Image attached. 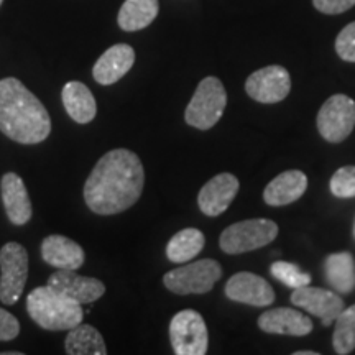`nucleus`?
I'll list each match as a JSON object with an SVG mask.
<instances>
[{"instance_id":"obj_20","label":"nucleus","mask_w":355,"mask_h":355,"mask_svg":"<svg viewBox=\"0 0 355 355\" xmlns=\"http://www.w3.org/2000/svg\"><path fill=\"white\" fill-rule=\"evenodd\" d=\"M61 97H63L66 112H68L74 122L84 125V123L94 121L97 114V104L94 96L89 91L86 84L79 81H69L68 84H64Z\"/></svg>"},{"instance_id":"obj_18","label":"nucleus","mask_w":355,"mask_h":355,"mask_svg":"<svg viewBox=\"0 0 355 355\" xmlns=\"http://www.w3.org/2000/svg\"><path fill=\"white\" fill-rule=\"evenodd\" d=\"M42 257L58 270H78L84 263L83 247L64 235H50L42 242Z\"/></svg>"},{"instance_id":"obj_29","label":"nucleus","mask_w":355,"mask_h":355,"mask_svg":"<svg viewBox=\"0 0 355 355\" xmlns=\"http://www.w3.org/2000/svg\"><path fill=\"white\" fill-rule=\"evenodd\" d=\"M20 334V322L12 313L0 308V340H13Z\"/></svg>"},{"instance_id":"obj_27","label":"nucleus","mask_w":355,"mask_h":355,"mask_svg":"<svg viewBox=\"0 0 355 355\" xmlns=\"http://www.w3.org/2000/svg\"><path fill=\"white\" fill-rule=\"evenodd\" d=\"M331 191L337 198H355V166H344L331 178Z\"/></svg>"},{"instance_id":"obj_32","label":"nucleus","mask_w":355,"mask_h":355,"mask_svg":"<svg viewBox=\"0 0 355 355\" xmlns=\"http://www.w3.org/2000/svg\"><path fill=\"white\" fill-rule=\"evenodd\" d=\"M354 237H355V224H354Z\"/></svg>"},{"instance_id":"obj_2","label":"nucleus","mask_w":355,"mask_h":355,"mask_svg":"<svg viewBox=\"0 0 355 355\" xmlns=\"http://www.w3.org/2000/svg\"><path fill=\"white\" fill-rule=\"evenodd\" d=\"M0 132L24 145L42 144L51 132L48 110L17 78L0 81Z\"/></svg>"},{"instance_id":"obj_30","label":"nucleus","mask_w":355,"mask_h":355,"mask_svg":"<svg viewBox=\"0 0 355 355\" xmlns=\"http://www.w3.org/2000/svg\"><path fill=\"white\" fill-rule=\"evenodd\" d=\"M314 7L319 12L327 15H337V13L347 12L355 6V0H313Z\"/></svg>"},{"instance_id":"obj_26","label":"nucleus","mask_w":355,"mask_h":355,"mask_svg":"<svg viewBox=\"0 0 355 355\" xmlns=\"http://www.w3.org/2000/svg\"><path fill=\"white\" fill-rule=\"evenodd\" d=\"M270 272H272V275L278 282L293 288V290L306 286L311 283V275L304 273L298 265L290 263V261H275Z\"/></svg>"},{"instance_id":"obj_31","label":"nucleus","mask_w":355,"mask_h":355,"mask_svg":"<svg viewBox=\"0 0 355 355\" xmlns=\"http://www.w3.org/2000/svg\"><path fill=\"white\" fill-rule=\"evenodd\" d=\"M295 355H318L314 350H301V352H295Z\"/></svg>"},{"instance_id":"obj_9","label":"nucleus","mask_w":355,"mask_h":355,"mask_svg":"<svg viewBox=\"0 0 355 355\" xmlns=\"http://www.w3.org/2000/svg\"><path fill=\"white\" fill-rule=\"evenodd\" d=\"M355 127V101L336 94L322 104L318 114V130L324 140L339 144L347 139Z\"/></svg>"},{"instance_id":"obj_7","label":"nucleus","mask_w":355,"mask_h":355,"mask_svg":"<svg viewBox=\"0 0 355 355\" xmlns=\"http://www.w3.org/2000/svg\"><path fill=\"white\" fill-rule=\"evenodd\" d=\"M0 301L12 306L20 300L28 278V254L25 247L8 242L0 250Z\"/></svg>"},{"instance_id":"obj_24","label":"nucleus","mask_w":355,"mask_h":355,"mask_svg":"<svg viewBox=\"0 0 355 355\" xmlns=\"http://www.w3.org/2000/svg\"><path fill=\"white\" fill-rule=\"evenodd\" d=\"M206 237L198 229H183L173 235L166 245V257L173 263H188L201 254Z\"/></svg>"},{"instance_id":"obj_16","label":"nucleus","mask_w":355,"mask_h":355,"mask_svg":"<svg viewBox=\"0 0 355 355\" xmlns=\"http://www.w3.org/2000/svg\"><path fill=\"white\" fill-rule=\"evenodd\" d=\"M259 327L266 334L301 337L313 331V322L300 311L278 308L265 311L259 318Z\"/></svg>"},{"instance_id":"obj_17","label":"nucleus","mask_w":355,"mask_h":355,"mask_svg":"<svg viewBox=\"0 0 355 355\" xmlns=\"http://www.w3.org/2000/svg\"><path fill=\"white\" fill-rule=\"evenodd\" d=\"M2 199L8 220L13 225H25L32 219L33 207L24 180L17 173H6L2 178Z\"/></svg>"},{"instance_id":"obj_28","label":"nucleus","mask_w":355,"mask_h":355,"mask_svg":"<svg viewBox=\"0 0 355 355\" xmlns=\"http://www.w3.org/2000/svg\"><path fill=\"white\" fill-rule=\"evenodd\" d=\"M336 51L344 61L355 63V21L349 24L343 32L337 35Z\"/></svg>"},{"instance_id":"obj_4","label":"nucleus","mask_w":355,"mask_h":355,"mask_svg":"<svg viewBox=\"0 0 355 355\" xmlns=\"http://www.w3.org/2000/svg\"><path fill=\"white\" fill-rule=\"evenodd\" d=\"M227 105V92L220 79L204 78L188 104L184 119L188 125L199 130H209L220 121Z\"/></svg>"},{"instance_id":"obj_10","label":"nucleus","mask_w":355,"mask_h":355,"mask_svg":"<svg viewBox=\"0 0 355 355\" xmlns=\"http://www.w3.org/2000/svg\"><path fill=\"white\" fill-rule=\"evenodd\" d=\"M247 94L257 102L277 104L291 91L290 73L283 66H266L250 74L245 83Z\"/></svg>"},{"instance_id":"obj_23","label":"nucleus","mask_w":355,"mask_h":355,"mask_svg":"<svg viewBox=\"0 0 355 355\" xmlns=\"http://www.w3.org/2000/svg\"><path fill=\"white\" fill-rule=\"evenodd\" d=\"M64 350L69 355H105L104 337L96 327L89 324H78L76 327L69 329L66 336Z\"/></svg>"},{"instance_id":"obj_14","label":"nucleus","mask_w":355,"mask_h":355,"mask_svg":"<svg viewBox=\"0 0 355 355\" xmlns=\"http://www.w3.org/2000/svg\"><path fill=\"white\" fill-rule=\"evenodd\" d=\"M225 296L237 303L265 308L273 304L275 291L272 285L259 275L241 272L234 275L225 285Z\"/></svg>"},{"instance_id":"obj_12","label":"nucleus","mask_w":355,"mask_h":355,"mask_svg":"<svg viewBox=\"0 0 355 355\" xmlns=\"http://www.w3.org/2000/svg\"><path fill=\"white\" fill-rule=\"evenodd\" d=\"M48 286L71 300L78 301L79 304L94 303L105 293V286L101 279L83 277L74 270H58L48 278Z\"/></svg>"},{"instance_id":"obj_13","label":"nucleus","mask_w":355,"mask_h":355,"mask_svg":"<svg viewBox=\"0 0 355 355\" xmlns=\"http://www.w3.org/2000/svg\"><path fill=\"white\" fill-rule=\"evenodd\" d=\"M239 188H241L239 180L230 173H220V175L211 178L199 191V209L202 211V214L209 217L224 214L237 196Z\"/></svg>"},{"instance_id":"obj_1","label":"nucleus","mask_w":355,"mask_h":355,"mask_svg":"<svg viewBox=\"0 0 355 355\" xmlns=\"http://www.w3.org/2000/svg\"><path fill=\"white\" fill-rule=\"evenodd\" d=\"M145 184L140 158L130 150L105 153L84 184V201L92 212L112 216L127 211L139 201Z\"/></svg>"},{"instance_id":"obj_19","label":"nucleus","mask_w":355,"mask_h":355,"mask_svg":"<svg viewBox=\"0 0 355 355\" xmlns=\"http://www.w3.org/2000/svg\"><path fill=\"white\" fill-rule=\"evenodd\" d=\"M308 189V178L303 171L290 170L270 181L263 191V199L268 206H286L303 196Z\"/></svg>"},{"instance_id":"obj_5","label":"nucleus","mask_w":355,"mask_h":355,"mask_svg":"<svg viewBox=\"0 0 355 355\" xmlns=\"http://www.w3.org/2000/svg\"><path fill=\"white\" fill-rule=\"evenodd\" d=\"M278 235V225L270 219H250L229 225L220 234V250L229 255L245 254L272 243Z\"/></svg>"},{"instance_id":"obj_21","label":"nucleus","mask_w":355,"mask_h":355,"mask_svg":"<svg viewBox=\"0 0 355 355\" xmlns=\"http://www.w3.org/2000/svg\"><path fill=\"white\" fill-rule=\"evenodd\" d=\"M324 275L329 285L340 295H349L355 288V261L349 252L332 254L324 261Z\"/></svg>"},{"instance_id":"obj_8","label":"nucleus","mask_w":355,"mask_h":355,"mask_svg":"<svg viewBox=\"0 0 355 355\" xmlns=\"http://www.w3.org/2000/svg\"><path fill=\"white\" fill-rule=\"evenodd\" d=\"M170 339L176 355H204L209 334L201 314L194 309L180 311L170 322Z\"/></svg>"},{"instance_id":"obj_25","label":"nucleus","mask_w":355,"mask_h":355,"mask_svg":"<svg viewBox=\"0 0 355 355\" xmlns=\"http://www.w3.org/2000/svg\"><path fill=\"white\" fill-rule=\"evenodd\" d=\"M336 329L332 336L336 352L347 355L355 349V304L345 309L336 318Z\"/></svg>"},{"instance_id":"obj_22","label":"nucleus","mask_w":355,"mask_h":355,"mask_svg":"<svg viewBox=\"0 0 355 355\" xmlns=\"http://www.w3.org/2000/svg\"><path fill=\"white\" fill-rule=\"evenodd\" d=\"M158 0H125L119 10V26L125 32H139L157 19Z\"/></svg>"},{"instance_id":"obj_33","label":"nucleus","mask_w":355,"mask_h":355,"mask_svg":"<svg viewBox=\"0 0 355 355\" xmlns=\"http://www.w3.org/2000/svg\"><path fill=\"white\" fill-rule=\"evenodd\" d=\"M2 3H3V0H0V6H2Z\"/></svg>"},{"instance_id":"obj_11","label":"nucleus","mask_w":355,"mask_h":355,"mask_svg":"<svg viewBox=\"0 0 355 355\" xmlns=\"http://www.w3.org/2000/svg\"><path fill=\"white\" fill-rule=\"evenodd\" d=\"M291 303L314 314V316L321 318L324 326H329V324L334 322L336 318L345 308L344 300L337 296L336 293L322 290V288H313L309 285L296 288L291 296Z\"/></svg>"},{"instance_id":"obj_3","label":"nucleus","mask_w":355,"mask_h":355,"mask_svg":"<svg viewBox=\"0 0 355 355\" xmlns=\"http://www.w3.org/2000/svg\"><path fill=\"white\" fill-rule=\"evenodd\" d=\"M26 311L33 322L46 331H69L81 324L84 318L78 301L61 295L48 285L30 291Z\"/></svg>"},{"instance_id":"obj_6","label":"nucleus","mask_w":355,"mask_h":355,"mask_svg":"<svg viewBox=\"0 0 355 355\" xmlns=\"http://www.w3.org/2000/svg\"><path fill=\"white\" fill-rule=\"evenodd\" d=\"M222 277L219 261L204 259L171 270L163 277V283L176 295H204L209 293Z\"/></svg>"},{"instance_id":"obj_15","label":"nucleus","mask_w":355,"mask_h":355,"mask_svg":"<svg viewBox=\"0 0 355 355\" xmlns=\"http://www.w3.org/2000/svg\"><path fill=\"white\" fill-rule=\"evenodd\" d=\"M133 63H135V51L130 44H114L96 61L92 76L101 86H110L125 76Z\"/></svg>"}]
</instances>
